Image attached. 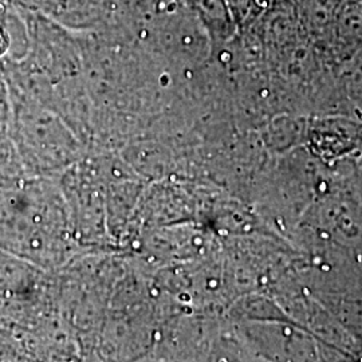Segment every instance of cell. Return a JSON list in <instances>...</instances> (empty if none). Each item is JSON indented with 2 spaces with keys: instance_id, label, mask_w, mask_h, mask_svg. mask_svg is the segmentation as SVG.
<instances>
[{
  "instance_id": "1",
  "label": "cell",
  "mask_w": 362,
  "mask_h": 362,
  "mask_svg": "<svg viewBox=\"0 0 362 362\" xmlns=\"http://www.w3.org/2000/svg\"><path fill=\"white\" fill-rule=\"evenodd\" d=\"M67 30L83 34L116 23L118 0H38L33 10Z\"/></svg>"
},
{
  "instance_id": "2",
  "label": "cell",
  "mask_w": 362,
  "mask_h": 362,
  "mask_svg": "<svg viewBox=\"0 0 362 362\" xmlns=\"http://www.w3.org/2000/svg\"><path fill=\"white\" fill-rule=\"evenodd\" d=\"M320 46L336 52L362 49V3L345 0L327 38Z\"/></svg>"
},
{
  "instance_id": "3",
  "label": "cell",
  "mask_w": 362,
  "mask_h": 362,
  "mask_svg": "<svg viewBox=\"0 0 362 362\" xmlns=\"http://www.w3.org/2000/svg\"><path fill=\"white\" fill-rule=\"evenodd\" d=\"M345 0H294L298 19L317 46L327 38Z\"/></svg>"
},
{
  "instance_id": "4",
  "label": "cell",
  "mask_w": 362,
  "mask_h": 362,
  "mask_svg": "<svg viewBox=\"0 0 362 362\" xmlns=\"http://www.w3.org/2000/svg\"><path fill=\"white\" fill-rule=\"evenodd\" d=\"M4 3H10V0H0V4H4Z\"/></svg>"
}]
</instances>
